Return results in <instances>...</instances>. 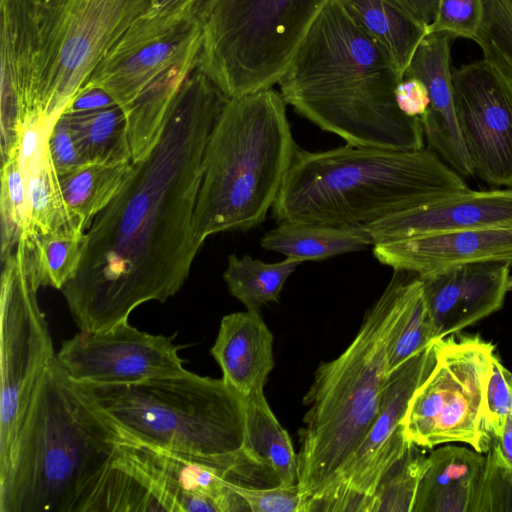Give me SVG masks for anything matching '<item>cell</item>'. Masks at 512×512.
Wrapping results in <instances>:
<instances>
[{"instance_id": "41", "label": "cell", "mask_w": 512, "mask_h": 512, "mask_svg": "<svg viewBox=\"0 0 512 512\" xmlns=\"http://www.w3.org/2000/svg\"><path fill=\"white\" fill-rule=\"evenodd\" d=\"M48 146L59 176H63L86 163L76 147L68 118L63 113L51 129Z\"/></svg>"}, {"instance_id": "4", "label": "cell", "mask_w": 512, "mask_h": 512, "mask_svg": "<svg viewBox=\"0 0 512 512\" xmlns=\"http://www.w3.org/2000/svg\"><path fill=\"white\" fill-rule=\"evenodd\" d=\"M422 294L418 274L394 270L352 342L338 357L318 366L303 397L307 411L298 432L301 506L352 454L372 425L389 375V342Z\"/></svg>"}, {"instance_id": "9", "label": "cell", "mask_w": 512, "mask_h": 512, "mask_svg": "<svg viewBox=\"0 0 512 512\" xmlns=\"http://www.w3.org/2000/svg\"><path fill=\"white\" fill-rule=\"evenodd\" d=\"M495 349L478 334L458 332L435 341L433 370L402 420L409 442L426 449L462 442L480 453L489 451L485 404Z\"/></svg>"}, {"instance_id": "47", "label": "cell", "mask_w": 512, "mask_h": 512, "mask_svg": "<svg viewBox=\"0 0 512 512\" xmlns=\"http://www.w3.org/2000/svg\"><path fill=\"white\" fill-rule=\"evenodd\" d=\"M215 2L216 0H195L192 14L203 23Z\"/></svg>"}, {"instance_id": "35", "label": "cell", "mask_w": 512, "mask_h": 512, "mask_svg": "<svg viewBox=\"0 0 512 512\" xmlns=\"http://www.w3.org/2000/svg\"><path fill=\"white\" fill-rule=\"evenodd\" d=\"M473 41L483 59L512 83V0H483V16Z\"/></svg>"}, {"instance_id": "24", "label": "cell", "mask_w": 512, "mask_h": 512, "mask_svg": "<svg viewBox=\"0 0 512 512\" xmlns=\"http://www.w3.org/2000/svg\"><path fill=\"white\" fill-rule=\"evenodd\" d=\"M244 398L243 452L277 484H298V458L288 432L272 412L263 391Z\"/></svg>"}, {"instance_id": "6", "label": "cell", "mask_w": 512, "mask_h": 512, "mask_svg": "<svg viewBox=\"0 0 512 512\" xmlns=\"http://www.w3.org/2000/svg\"><path fill=\"white\" fill-rule=\"evenodd\" d=\"M286 105L272 88L227 100L204 151L193 215L199 245L258 226L275 204L298 148Z\"/></svg>"}, {"instance_id": "31", "label": "cell", "mask_w": 512, "mask_h": 512, "mask_svg": "<svg viewBox=\"0 0 512 512\" xmlns=\"http://www.w3.org/2000/svg\"><path fill=\"white\" fill-rule=\"evenodd\" d=\"M85 231L68 226L46 234L25 235L28 270L35 286L61 290L74 276L82 257Z\"/></svg>"}, {"instance_id": "43", "label": "cell", "mask_w": 512, "mask_h": 512, "mask_svg": "<svg viewBox=\"0 0 512 512\" xmlns=\"http://www.w3.org/2000/svg\"><path fill=\"white\" fill-rule=\"evenodd\" d=\"M117 105L104 90L94 86H83L70 100L64 114H82L99 111Z\"/></svg>"}, {"instance_id": "49", "label": "cell", "mask_w": 512, "mask_h": 512, "mask_svg": "<svg viewBox=\"0 0 512 512\" xmlns=\"http://www.w3.org/2000/svg\"><path fill=\"white\" fill-rule=\"evenodd\" d=\"M508 379L512 388V373L510 371H508Z\"/></svg>"}, {"instance_id": "7", "label": "cell", "mask_w": 512, "mask_h": 512, "mask_svg": "<svg viewBox=\"0 0 512 512\" xmlns=\"http://www.w3.org/2000/svg\"><path fill=\"white\" fill-rule=\"evenodd\" d=\"M79 386L126 435L140 442L202 456L243 451L244 398L223 378L187 370L128 385Z\"/></svg>"}, {"instance_id": "20", "label": "cell", "mask_w": 512, "mask_h": 512, "mask_svg": "<svg viewBox=\"0 0 512 512\" xmlns=\"http://www.w3.org/2000/svg\"><path fill=\"white\" fill-rule=\"evenodd\" d=\"M454 38L443 32L425 36L404 77H416L427 87L430 105L420 117L428 148L464 179L474 176L457 122L450 47Z\"/></svg>"}, {"instance_id": "28", "label": "cell", "mask_w": 512, "mask_h": 512, "mask_svg": "<svg viewBox=\"0 0 512 512\" xmlns=\"http://www.w3.org/2000/svg\"><path fill=\"white\" fill-rule=\"evenodd\" d=\"M131 166L132 162L85 163L59 176L65 203L77 226L85 232L88 230L94 218L121 190Z\"/></svg>"}, {"instance_id": "48", "label": "cell", "mask_w": 512, "mask_h": 512, "mask_svg": "<svg viewBox=\"0 0 512 512\" xmlns=\"http://www.w3.org/2000/svg\"><path fill=\"white\" fill-rule=\"evenodd\" d=\"M507 291L512 292V275H509L508 281H507Z\"/></svg>"}, {"instance_id": "23", "label": "cell", "mask_w": 512, "mask_h": 512, "mask_svg": "<svg viewBox=\"0 0 512 512\" xmlns=\"http://www.w3.org/2000/svg\"><path fill=\"white\" fill-rule=\"evenodd\" d=\"M428 458L412 512H472L486 457L448 445L433 450Z\"/></svg>"}, {"instance_id": "11", "label": "cell", "mask_w": 512, "mask_h": 512, "mask_svg": "<svg viewBox=\"0 0 512 512\" xmlns=\"http://www.w3.org/2000/svg\"><path fill=\"white\" fill-rule=\"evenodd\" d=\"M149 0H43L38 113L58 118Z\"/></svg>"}, {"instance_id": "26", "label": "cell", "mask_w": 512, "mask_h": 512, "mask_svg": "<svg viewBox=\"0 0 512 512\" xmlns=\"http://www.w3.org/2000/svg\"><path fill=\"white\" fill-rule=\"evenodd\" d=\"M359 28L385 53L403 78L418 46L428 35L389 0H341Z\"/></svg>"}, {"instance_id": "15", "label": "cell", "mask_w": 512, "mask_h": 512, "mask_svg": "<svg viewBox=\"0 0 512 512\" xmlns=\"http://www.w3.org/2000/svg\"><path fill=\"white\" fill-rule=\"evenodd\" d=\"M175 335H155L127 321L102 331L80 330L65 340L56 358L68 377L83 385H128L182 374V345Z\"/></svg>"}, {"instance_id": "19", "label": "cell", "mask_w": 512, "mask_h": 512, "mask_svg": "<svg viewBox=\"0 0 512 512\" xmlns=\"http://www.w3.org/2000/svg\"><path fill=\"white\" fill-rule=\"evenodd\" d=\"M374 242L512 227V188L449 194L366 225Z\"/></svg>"}, {"instance_id": "34", "label": "cell", "mask_w": 512, "mask_h": 512, "mask_svg": "<svg viewBox=\"0 0 512 512\" xmlns=\"http://www.w3.org/2000/svg\"><path fill=\"white\" fill-rule=\"evenodd\" d=\"M1 162L0 222L3 262L13 253L24 233L28 202L19 149Z\"/></svg>"}, {"instance_id": "1", "label": "cell", "mask_w": 512, "mask_h": 512, "mask_svg": "<svg viewBox=\"0 0 512 512\" xmlns=\"http://www.w3.org/2000/svg\"><path fill=\"white\" fill-rule=\"evenodd\" d=\"M227 98L202 72L186 79L161 134L132 162L121 190L84 236L74 276L62 287L80 330L127 321L149 302H165L186 282L201 245L193 215L211 130Z\"/></svg>"}, {"instance_id": "3", "label": "cell", "mask_w": 512, "mask_h": 512, "mask_svg": "<svg viewBox=\"0 0 512 512\" xmlns=\"http://www.w3.org/2000/svg\"><path fill=\"white\" fill-rule=\"evenodd\" d=\"M123 436L55 356L0 466V512H77Z\"/></svg>"}, {"instance_id": "2", "label": "cell", "mask_w": 512, "mask_h": 512, "mask_svg": "<svg viewBox=\"0 0 512 512\" xmlns=\"http://www.w3.org/2000/svg\"><path fill=\"white\" fill-rule=\"evenodd\" d=\"M402 79L342 1L331 0L279 86L286 104L347 144L417 150L425 147L421 120L405 115L395 99Z\"/></svg>"}, {"instance_id": "27", "label": "cell", "mask_w": 512, "mask_h": 512, "mask_svg": "<svg viewBox=\"0 0 512 512\" xmlns=\"http://www.w3.org/2000/svg\"><path fill=\"white\" fill-rule=\"evenodd\" d=\"M198 55H191L162 72L123 111L132 162L146 156L156 144L176 96L196 69Z\"/></svg>"}, {"instance_id": "22", "label": "cell", "mask_w": 512, "mask_h": 512, "mask_svg": "<svg viewBox=\"0 0 512 512\" xmlns=\"http://www.w3.org/2000/svg\"><path fill=\"white\" fill-rule=\"evenodd\" d=\"M210 352L223 380L242 397L263 391L274 367L273 334L259 310L225 315Z\"/></svg>"}, {"instance_id": "5", "label": "cell", "mask_w": 512, "mask_h": 512, "mask_svg": "<svg viewBox=\"0 0 512 512\" xmlns=\"http://www.w3.org/2000/svg\"><path fill=\"white\" fill-rule=\"evenodd\" d=\"M467 189L465 179L428 147L346 143L310 152L298 146L272 213L278 223L366 226Z\"/></svg>"}, {"instance_id": "8", "label": "cell", "mask_w": 512, "mask_h": 512, "mask_svg": "<svg viewBox=\"0 0 512 512\" xmlns=\"http://www.w3.org/2000/svg\"><path fill=\"white\" fill-rule=\"evenodd\" d=\"M331 0H216L196 69L227 98L279 84Z\"/></svg>"}, {"instance_id": "12", "label": "cell", "mask_w": 512, "mask_h": 512, "mask_svg": "<svg viewBox=\"0 0 512 512\" xmlns=\"http://www.w3.org/2000/svg\"><path fill=\"white\" fill-rule=\"evenodd\" d=\"M0 292V466L12 444L43 371L56 356L38 288L30 278L21 237L3 262Z\"/></svg>"}, {"instance_id": "14", "label": "cell", "mask_w": 512, "mask_h": 512, "mask_svg": "<svg viewBox=\"0 0 512 512\" xmlns=\"http://www.w3.org/2000/svg\"><path fill=\"white\" fill-rule=\"evenodd\" d=\"M454 106L474 176L512 187V83L485 59L452 71Z\"/></svg>"}, {"instance_id": "44", "label": "cell", "mask_w": 512, "mask_h": 512, "mask_svg": "<svg viewBox=\"0 0 512 512\" xmlns=\"http://www.w3.org/2000/svg\"><path fill=\"white\" fill-rule=\"evenodd\" d=\"M399 9L413 18L421 25L428 28L433 22L437 7L438 0H389Z\"/></svg>"}, {"instance_id": "40", "label": "cell", "mask_w": 512, "mask_h": 512, "mask_svg": "<svg viewBox=\"0 0 512 512\" xmlns=\"http://www.w3.org/2000/svg\"><path fill=\"white\" fill-rule=\"evenodd\" d=\"M232 488L245 500L250 512H300L298 484L262 488L234 482Z\"/></svg>"}, {"instance_id": "39", "label": "cell", "mask_w": 512, "mask_h": 512, "mask_svg": "<svg viewBox=\"0 0 512 512\" xmlns=\"http://www.w3.org/2000/svg\"><path fill=\"white\" fill-rule=\"evenodd\" d=\"M508 371L495 352L492 357L485 404V429L492 444L501 436L506 420L512 415V388Z\"/></svg>"}, {"instance_id": "21", "label": "cell", "mask_w": 512, "mask_h": 512, "mask_svg": "<svg viewBox=\"0 0 512 512\" xmlns=\"http://www.w3.org/2000/svg\"><path fill=\"white\" fill-rule=\"evenodd\" d=\"M373 254L393 270L420 276L466 263L504 261L512 266V227L477 228L378 242Z\"/></svg>"}, {"instance_id": "33", "label": "cell", "mask_w": 512, "mask_h": 512, "mask_svg": "<svg viewBox=\"0 0 512 512\" xmlns=\"http://www.w3.org/2000/svg\"><path fill=\"white\" fill-rule=\"evenodd\" d=\"M429 458L421 447L411 444L406 453L382 476L370 512H412Z\"/></svg>"}, {"instance_id": "46", "label": "cell", "mask_w": 512, "mask_h": 512, "mask_svg": "<svg viewBox=\"0 0 512 512\" xmlns=\"http://www.w3.org/2000/svg\"><path fill=\"white\" fill-rule=\"evenodd\" d=\"M495 442L508 463L512 466V415L506 420L504 430Z\"/></svg>"}, {"instance_id": "13", "label": "cell", "mask_w": 512, "mask_h": 512, "mask_svg": "<svg viewBox=\"0 0 512 512\" xmlns=\"http://www.w3.org/2000/svg\"><path fill=\"white\" fill-rule=\"evenodd\" d=\"M436 362L435 342L390 372L365 437L300 512H370L384 473L411 446L402 420L410 399Z\"/></svg>"}, {"instance_id": "29", "label": "cell", "mask_w": 512, "mask_h": 512, "mask_svg": "<svg viewBox=\"0 0 512 512\" xmlns=\"http://www.w3.org/2000/svg\"><path fill=\"white\" fill-rule=\"evenodd\" d=\"M21 169L25 177L28 202V217L23 234H46L68 226L81 229L74 222L65 203L49 146L30 162L21 165Z\"/></svg>"}, {"instance_id": "36", "label": "cell", "mask_w": 512, "mask_h": 512, "mask_svg": "<svg viewBox=\"0 0 512 512\" xmlns=\"http://www.w3.org/2000/svg\"><path fill=\"white\" fill-rule=\"evenodd\" d=\"M438 340L437 333L428 311L424 293L415 303L409 318L396 332L387 348L388 372L407 361Z\"/></svg>"}, {"instance_id": "10", "label": "cell", "mask_w": 512, "mask_h": 512, "mask_svg": "<svg viewBox=\"0 0 512 512\" xmlns=\"http://www.w3.org/2000/svg\"><path fill=\"white\" fill-rule=\"evenodd\" d=\"M111 461L136 511H250L232 484H247L248 472L262 471L243 451L202 456L149 445L125 433Z\"/></svg>"}, {"instance_id": "42", "label": "cell", "mask_w": 512, "mask_h": 512, "mask_svg": "<svg viewBox=\"0 0 512 512\" xmlns=\"http://www.w3.org/2000/svg\"><path fill=\"white\" fill-rule=\"evenodd\" d=\"M395 99L399 109L409 117H422L430 105L428 89L416 77H403L395 89Z\"/></svg>"}, {"instance_id": "16", "label": "cell", "mask_w": 512, "mask_h": 512, "mask_svg": "<svg viewBox=\"0 0 512 512\" xmlns=\"http://www.w3.org/2000/svg\"><path fill=\"white\" fill-rule=\"evenodd\" d=\"M203 25L192 13L139 16L97 66L84 86L107 92L124 111L157 76L199 54Z\"/></svg>"}, {"instance_id": "32", "label": "cell", "mask_w": 512, "mask_h": 512, "mask_svg": "<svg viewBox=\"0 0 512 512\" xmlns=\"http://www.w3.org/2000/svg\"><path fill=\"white\" fill-rule=\"evenodd\" d=\"M301 263L287 257L280 262L266 263L249 255L231 254L223 279L230 294L247 310H259L263 305L278 301L286 280Z\"/></svg>"}, {"instance_id": "37", "label": "cell", "mask_w": 512, "mask_h": 512, "mask_svg": "<svg viewBox=\"0 0 512 512\" xmlns=\"http://www.w3.org/2000/svg\"><path fill=\"white\" fill-rule=\"evenodd\" d=\"M495 511H512V466L494 441L487 452L472 512Z\"/></svg>"}, {"instance_id": "30", "label": "cell", "mask_w": 512, "mask_h": 512, "mask_svg": "<svg viewBox=\"0 0 512 512\" xmlns=\"http://www.w3.org/2000/svg\"><path fill=\"white\" fill-rule=\"evenodd\" d=\"M64 115L86 163L132 162L127 120L118 105L89 113Z\"/></svg>"}, {"instance_id": "17", "label": "cell", "mask_w": 512, "mask_h": 512, "mask_svg": "<svg viewBox=\"0 0 512 512\" xmlns=\"http://www.w3.org/2000/svg\"><path fill=\"white\" fill-rule=\"evenodd\" d=\"M42 3L43 0H0L1 161L19 149L23 125L40 119L38 70Z\"/></svg>"}, {"instance_id": "25", "label": "cell", "mask_w": 512, "mask_h": 512, "mask_svg": "<svg viewBox=\"0 0 512 512\" xmlns=\"http://www.w3.org/2000/svg\"><path fill=\"white\" fill-rule=\"evenodd\" d=\"M261 246L287 258L319 261L336 255L356 252L374 245L366 226H332L284 221L269 230Z\"/></svg>"}, {"instance_id": "18", "label": "cell", "mask_w": 512, "mask_h": 512, "mask_svg": "<svg viewBox=\"0 0 512 512\" xmlns=\"http://www.w3.org/2000/svg\"><path fill=\"white\" fill-rule=\"evenodd\" d=\"M511 267L504 261L476 262L419 275L438 339L499 311L508 292Z\"/></svg>"}, {"instance_id": "38", "label": "cell", "mask_w": 512, "mask_h": 512, "mask_svg": "<svg viewBox=\"0 0 512 512\" xmlns=\"http://www.w3.org/2000/svg\"><path fill=\"white\" fill-rule=\"evenodd\" d=\"M483 16V0H438L436 16L428 34L443 32L474 40Z\"/></svg>"}, {"instance_id": "45", "label": "cell", "mask_w": 512, "mask_h": 512, "mask_svg": "<svg viewBox=\"0 0 512 512\" xmlns=\"http://www.w3.org/2000/svg\"><path fill=\"white\" fill-rule=\"evenodd\" d=\"M194 2L195 0H149L140 16L153 18L192 13Z\"/></svg>"}]
</instances>
